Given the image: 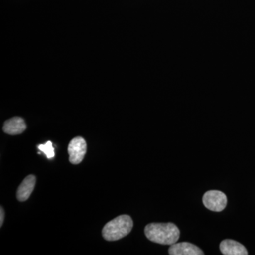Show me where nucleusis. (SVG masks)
<instances>
[{"instance_id":"f257e3e1","label":"nucleus","mask_w":255,"mask_h":255,"mask_svg":"<svg viewBox=\"0 0 255 255\" xmlns=\"http://www.w3.org/2000/svg\"><path fill=\"white\" fill-rule=\"evenodd\" d=\"M145 234L153 243L172 246L179 239L180 231L172 223H152L145 226Z\"/></svg>"},{"instance_id":"0eeeda50","label":"nucleus","mask_w":255,"mask_h":255,"mask_svg":"<svg viewBox=\"0 0 255 255\" xmlns=\"http://www.w3.org/2000/svg\"><path fill=\"white\" fill-rule=\"evenodd\" d=\"M36 178L34 175H28V177L23 179L21 184L18 188L16 197L19 201H25L28 200L30 197L35 185H36Z\"/></svg>"},{"instance_id":"7ed1b4c3","label":"nucleus","mask_w":255,"mask_h":255,"mask_svg":"<svg viewBox=\"0 0 255 255\" xmlns=\"http://www.w3.org/2000/svg\"><path fill=\"white\" fill-rule=\"evenodd\" d=\"M203 203L208 209L220 212L227 205V197L222 191L211 190L206 192L203 196Z\"/></svg>"},{"instance_id":"39448f33","label":"nucleus","mask_w":255,"mask_h":255,"mask_svg":"<svg viewBox=\"0 0 255 255\" xmlns=\"http://www.w3.org/2000/svg\"><path fill=\"white\" fill-rule=\"evenodd\" d=\"M170 255H204V252L199 247L190 243H174L169 249Z\"/></svg>"},{"instance_id":"9d476101","label":"nucleus","mask_w":255,"mask_h":255,"mask_svg":"<svg viewBox=\"0 0 255 255\" xmlns=\"http://www.w3.org/2000/svg\"><path fill=\"white\" fill-rule=\"evenodd\" d=\"M4 211L2 207L0 209V227H1L4 223Z\"/></svg>"},{"instance_id":"423d86ee","label":"nucleus","mask_w":255,"mask_h":255,"mask_svg":"<svg viewBox=\"0 0 255 255\" xmlns=\"http://www.w3.org/2000/svg\"><path fill=\"white\" fill-rule=\"evenodd\" d=\"M220 250L225 255H248L246 247L233 240H224L220 244Z\"/></svg>"},{"instance_id":"6e6552de","label":"nucleus","mask_w":255,"mask_h":255,"mask_svg":"<svg viewBox=\"0 0 255 255\" xmlns=\"http://www.w3.org/2000/svg\"><path fill=\"white\" fill-rule=\"evenodd\" d=\"M26 129V123L21 117H14L6 121L3 126V130L6 134L15 135L22 133Z\"/></svg>"},{"instance_id":"f03ea898","label":"nucleus","mask_w":255,"mask_h":255,"mask_svg":"<svg viewBox=\"0 0 255 255\" xmlns=\"http://www.w3.org/2000/svg\"><path fill=\"white\" fill-rule=\"evenodd\" d=\"M133 222L128 215H122L105 225L102 236L107 241H117L128 236L131 231Z\"/></svg>"},{"instance_id":"1a4fd4ad","label":"nucleus","mask_w":255,"mask_h":255,"mask_svg":"<svg viewBox=\"0 0 255 255\" xmlns=\"http://www.w3.org/2000/svg\"><path fill=\"white\" fill-rule=\"evenodd\" d=\"M38 148L46 155L47 158L52 159L55 157V150L51 142L48 141L46 144H41L38 146Z\"/></svg>"},{"instance_id":"20e7f679","label":"nucleus","mask_w":255,"mask_h":255,"mask_svg":"<svg viewBox=\"0 0 255 255\" xmlns=\"http://www.w3.org/2000/svg\"><path fill=\"white\" fill-rule=\"evenodd\" d=\"M68 150L70 163L80 164L83 160L87 152L86 141L83 137H75L69 143Z\"/></svg>"}]
</instances>
